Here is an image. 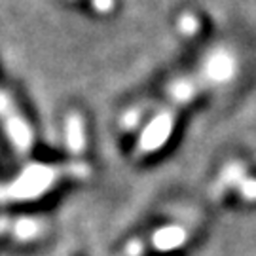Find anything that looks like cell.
Here are the masks:
<instances>
[{"label": "cell", "mask_w": 256, "mask_h": 256, "mask_svg": "<svg viewBox=\"0 0 256 256\" xmlns=\"http://www.w3.org/2000/svg\"><path fill=\"white\" fill-rule=\"evenodd\" d=\"M0 131L10 146L19 154H28L34 144L32 126L23 114L18 101L12 97L8 90L0 86Z\"/></svg>", "instance_id": "7a4b0ae2"}, {"label": "cell", "mask_w": 256, "mask_h": 256, "mask_svg": "<svg viewBox=\"0 0 256 256\" xmlns=\"http://www.w3.org/2000/svg\"><path fill=\"white\" fill-rule=\"evenodd\" d=\"M90 173V165L80 160L28 164L14 176L0 178V203L36 202L68 182H78Z\"/></svg>", "instance_id": "6da1fadb"}, {"label": "cell", "mask_w": 256, "mask_h": 256, "mask_svg": "<svg viewBox=\"0 0 256 256\" xmlns=\"http://www.w3.org/2000/svg\"><path fill=\"white\" fill-rule=\"evenodd\" d=\"M93 4H95V8L99 10V12H110L112 6H114V0H93Z\"/></svg>", "instance_id": "3957f363"}]
</instances>
